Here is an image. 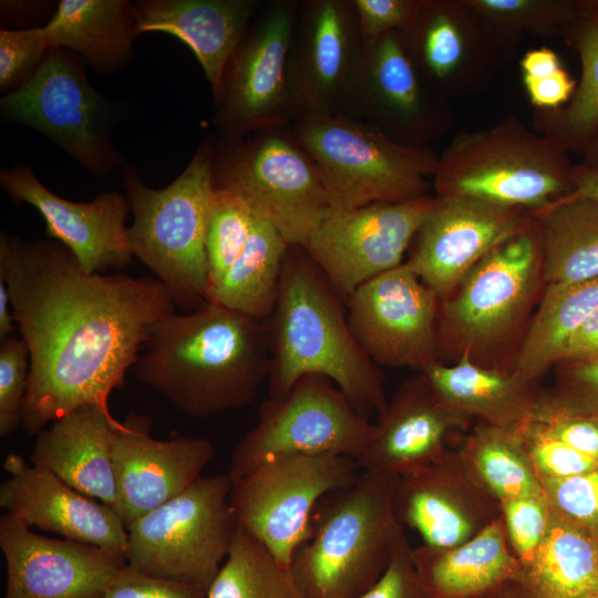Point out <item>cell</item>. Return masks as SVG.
Listing matches in <instances>:
<instances>
[{
  "label": "cell",
  "instance_id": "cell-8",
  "mask_svg": "<svg viewBox=\"0 0 598 598\" xmlns=\"http://www.w3.org/2000/svg\"><path fill=\"white\" fill-rule=\"evenodd\" d=\"M301 146L317 163L330 208L351 209L429 195L439 155L405 146L355 118L319 115L292 123Z\"/></svg>",
  "mask_w": 598,
  "mask_h": 598
},
{
  "label": "cell",
  "instance_id": "cell-5",
  "mask_svg": "<svg viewBox=\"0 0 598 598\" xmlns=\"http://www.w3.org/2000/svg\"><path fill=\"white\" fill-rule=\"evenodd\" d=\"M214 151L212 140L202 141L186 168L159 189L145 185L128 164L122 172L133 215V256L169 290L183 312L208 303L205 238L215 195Z\"/></svg>",
  "mask_w": 598,
  "mask_h": 598
},
{
  "label": "cell",
  "instance_id": "cell-33",
  "mask_svg": "<svg viewBox=\"0 0 598 598\" xmlns=\"http://www.w3.org/2000/svg\"><path fill=\"white\" fill-rule=\"evenodd\" d=\"M597 307L598 278L545 285L511 371L537 382L559 363L571 336Z\"/></svg>",
  "mask_w": 598,
  "mask_h": 598
},
{
  "label": "cell",
  "instance_id": "cell-42",
  "mask_svg": "<svg viewBox=\"0 0 598 598\" xmlns=\"http://www.w3.org/2000/svg\"><path fill=\"white\" fill-rule=\"evenodd\" d=\"M52 48L43 27L0 30V91L13 92L28 83Z\"/></svg>",
  "mask_w": 598,
  "mask_h": 598
},
{
  "label": "cell",
  "instance_id": "cell-25",
  "mask_svg": "<svg viewBox=\"0 0 598 598\" xmlns=\"http://www.w3.org/2000/svg\"><path fill=\"white\" fill-rule=\"evenodd\" d=\"M472 419L451 406L421 372L404 381L378 413L372 436L355 462L360 471L403 477L441 457L448 435Z\"/></svg>",
  "mask_w": 598,
  "mask_h": 598
},
{
  "label": "cell",
  "instance_id": "cell-41",
  "mask_svg": "<svg viewBox=\"0 0 598 598\" xmlns=\"http://www.w3.org/2000/svg\"><path fill=\"white\" fill-rule=\"evenodd\" d=\"M523 83L535 110H555L571 97L576 81L547 47L528 50L519 62Z\"/></svg>",
  "mask_w": 598,
  "mask_h": 598
},
{
  "label": "cell",
  "instance_id": "cell-1",
  "mask_svg": "<svg viewBox=\"0 0 598 598\" xmlns=\"http://www.w3.org/2000/svg\"><path fill=\"white\" fill-rule=\"evenodd\" d=\"M0 278L29 349L21 426L30 434L85 404L109 409L154 324L177 308L156 278L89 274L53 239L2 231Z\"/></svg>",
  "mask_w": 598,
  "mask_h": 598
},
{
  "label": "cell",
  "instance_id": "cell-30",
  "mask_svg": "<svg viewBox=\"0 0 598 598\" xmlns=\"http://www.w3.org/2000/svg\"><path fill=\"white\" fill-rule=\"evenodd\" d=\"M422 373L455 410L511 431H520L527 424L542 392L536 382L466 358L448 364L436 362Z\"/></svg>",
  "mask_w": 598,
  "mask_h": 598
},
{
  "label": "cell",
  "instance_id": "cell-18",
  "mask_svg": "<svg viewBox=\"0 0 598 598\" xmlns=\"http://www.w3.org/2000/svg\"><path fill=\"white\" fill-rule=\"evenodd\" d=\"M350 329L378 365L423 372L437 360L440 298L403 262L346 297Z\"/></svg>",
  "mask_w": 598,
  "mask_h": 598
},
{
  "label": "cell",
  "instance_id": "cell-28",
  "mask_svg": "<svg viewBox=\"0 0 598 598\" xmlns=\"http://www.w3.org/2000/svg\"><path fill=\"white\" fill-rule=\"evenodd\" d=\"M116 422L106 408L82 405L35 434L30 462L113 507L116 486L112 436Z\"/></svg>",
  "mask_w": 598,
  "mask_h": 598
},
{
  "label": "cell",
  "instance_id": "cell-29",
  "mask_svg": "<svg viewBox=\"0 0 598 598\" xmlns=\"http://www.w3.org/2000/svg\"><path fill=\"white\" fill-rule=\"evenodd\" d=\"M412 560L427 598L489 595L522 574L502 516L458 546L412 548Z\"/></svg>",
  "mask_w": 598,
  "mask_h": 598
},
{
  "label": "cell",
  "instance_id": "cell-50",
  "mask_svg": "<svg viewBox=\"0 0 598 598\" xmlns=\"http://www.w3.org/2000/svg\"><path fill=\"white\" fill-rule=\"evenodd\" d=\"M358 598H427L412 560V547L402 532L379 580Z\"/></svg>",
  "mask_w": 598,
  "mask_h": 598
},
{
  "label": "cell",
  "instance_id": "cell-26",
  "mask_svg": "<svg viewBox=\"0 0 598 598\" xmlns=\"http://www.w3.org/2000/svg\"><path fill=\"white\" fill-rule=\"evenodd\" d=\"M9 478L0 506L28 526L106 549L126 561L127 530L113 507L74 489L16 453L3 463Z\"/></svg>",
  "mask_w": 598,
  "mask_h": 598
},
{
  "label": "cell",
  "instance_id": "cell-17",
  "mask_svg": "<svg viewBox=\"0 0 598 598\" xmlns=\"http://www.w3.org/2000/svg\"><path fill=\"white\" fill-rule=\"evenodd\" d=\"M430 195L351 209L330 208L300 245L344 298L367 281L402 265L432 208Z\"/></svg>",
  "mask_w": 598,
  "mask_h": 598
},
{
  "label": "cell",
  "instance_id": "cell-40",
  "mask_svg": "<svg viewBox=\"0 0 598 598\" xmlns=\"http://www.w3.org/2000/svg\"><path fill=\"white\" fill-rule=\"evenodd\" d=\"M256 217L234 194L215 188L205 238L207 298L244 250Z\"/></svg>",
  "mask_w": 598,
  "mask_h": 598
},
{
  "label": "cell",
  "instance_id": "cell-38",
  "mask_svg": "<svg viewBox=\"0 0 598 598\" xmlns=\"http://www.w3.org/2000/svg\"><path fill=\"white\" fill-rule=\"evenodd\" d=\"M206 598H303L290 566L238 526Z\"/></svg>",
  "mask_w": 598,
  "mask_h": 598
},
{
  "label": "cell",
  "instance_id": "cell-23",
  "mask_svg": "<svg viewBox=\"0 0 598 598\" xmlns=\"http://www.w3.org/2000/svg\"><path fill=\"white\" fill-rule=\"evenodd\" d=\"M152 424L150 416L130 413L113 429V509L125 526L188 488L214 455L209 440H157L151 435Z\"/></svg>",
  "mask_w": 598,
  "mask_h": 598
},
{
  "label": "cell",
  "instance_id": "cell-46",
  "mask_svg": "<svg viewBox=\"0 0 598 598\" xmlns=\"http://www.w3.org/2000/svg\"><path fill=\"white\" fill-rule=\"evenodd\" d=\"M550 506L598 535V467L564 478H540Z\"/></svg>",
  "mask_w": 598,
  "mask_h": 598
},
{
  "label": "cell",
  "instance_id": "cell-19",
  "mask_svg": "<svg viewBox=\"0 0 598 598\" xmlns=\"http://www.w3.org/2000/svg\"><path fill=\"white\" fill-rule=\"evenodd\" d=\"M535 221L524 208L434 197L404 264L443 300L492 249Z\"/></svg>",
  "mask_w": 598,
  "mask_h": 598
},
{
  "label": "cell",
  "instance_id": "cell-9",
  "mask_svg": "<svg viewBox=\"0 0 598 598\" xmlns=\"http://www.w3.org/2000/svg\"><path fill=\"white\" fill-rule=\"evenodd\" d=\"M214 185L237 196L289 245H302L330 209L319 167L292 124L219 140Z\"/></svg>",
  "mask_w": 598,
  "mask_h": 598
},
{
  "label": "cell",
  "instance_id": "cell-35",
  "mask_svg": "<svg viewBox=\"0 0 598 598\" xmlns=\"http://www.w3.org/2000/svg\"><path fill=\"white\" fill-rule=\"evenodd\" d=\"M578 53L580 79L570 100L555 110H535V131L581 153L598 128V1H582L579 17L563 35Z\"/></svg>",
  "mask_w": 598,
  "mask_h": 598
},
{
  "label": "cell",
  "instance_id": "cell-16",
  "mask_svg": "<svg viewBox=\"0 0 598 598\" xmlns=\"http://www.w3.org/2000/svg\"><path fill=\"white\" fill-rule=\"evenodd\" d=\"M401 33L423 83L447 101L484 91L511 60L495 29L468 0H420Z\"/></svg>",
  "mask_w": 598,
  "mask_h": 598
},
{
  "label": "cell",
  "instance_id": "cell-49",
  "mask_svg": "<svg viewBox=\"0 0 598 598\" xmlns=\"http://www.w3.org/2000/svg\"><path fill=\"white\" fill-rule=\"evenodd\" d=\"M360 37L372 42L390 32H403L412 22L420 0H352Z\"/></svg>",
  "mask_w": 598,
  "mask_h": 598
},
{
  "label": "cell",
  "instance_id": "cell-59",
  "mask_svg": "<svg viewBox=\"0 0 598 598\" xmlns=\"http://www.w3.org/2000/svg\"><path fill=\"white\" fill-rule=\"evenodd\" d=\"M582 598H598V596H587V597H582Z\"/></svg>",
  "mask_w": 598,
  "mask_h": 598
},
{
  "label": "cell",
  "instance_id": "cell-6",
  "mask_svg": "<svg viewBox=\"0 0 598 598\" xmlns=\"http://www.w3.org/2000/svg\"><path fill=\"white\" fill-rule=\"evenodd\" d=\"M542 237L538 221L502 241L440 300L437 360L466 358L504 370L503 359L527 319L540 286Z\"/></svg>",
  "mask_w": 598,
  "mask_h": 598
},
{
  "label": "cell",
  "instance_id": "cell-36",
  "mask_svg": "<svg viewBox=\"0 0 598 598\" xmlns=\"http://www.w3.org/2000/svg\"><path fill=\"white\" fill-rule=\"evenodd\" d=\"M289 248L280 233L256 218L250 237L220 283L208 293L216 302L265 322L278 297L283 261Z\"/></svg>",
  "mask_w": 598,
  "mask_h": 598
},
{
  "label": "cell",
  "instance_id": "cell-52",
  "mask_svg": "<svg viewBox=\"0 0 598 598\" xmlns=\"http://www.w3.org/2000/svg\"><path fill=\"white\" fill-rule=\"evenodd\" d=\"M595 360H598V307L571 336L558 364Z\"/></svg>",
  "mask_w": 598,
  "mask_h": 598
},
{
  "label": "cell",
  "instance_id": "cell-57",
  "mask_svg": "<svg viewBox=\"0 0 598 598\" xmlns=\"http://www.w3.org/2000/svg\"><path fill=\"white\" fill-rule=\"evenodd\" d=\"M580 154L582 155L580 164L598 169V128Z\"/></svg>",
  "mask_w": 598,
  "mask_h": 598
},
{
  "label": "cell",
  "instance_id": "cell-20",
  "mask_svg": "<svg viewBox=\"0 0 598 598\" xmlns=\"http://www.w3.org/2000/svg\"><path fill=\"white\" fill-rule=\"evenodd\" d=\"M362 45L352 0H300L288 63L292 123L341 114Z\"/></svg>",
  "mask_w": 598,
  "mask_h": 598
},
{
  "label": "cell",
  "instance_id": "cell-54",
  "mask_svg": "<svg viewBox=\"0 0 598 598\" xmlns=\"http://www.w3.org/2000/svg\"><path fill=\"white\" fill-rule=\"evenodd\" d=\"M574 190L567 196L584 197L598 202V169L574 164Z\"/></svg>",
  "mask_w": 598,
  "mask_h": 598
},
{
  "label": "cell",
  "instance_id": "cell-31",
  "mask_svg": "<svg viewBox=\"0 0 598 598\" xmlns=\"http://www.w3.org/2000/svg\"><path fill=\"white\" fill-rule=\"evenodd\" d=\"M43 29L52 48L75 52L100 75L128 66L138 37L128 0H61Z\"/></svg>",
  "mask_w": 598,
  "mask_h": 598
},
{
  "label": "cell",
  "instance_id": "cell-32",
  "mask_svg": "<svg viewBox=\"0 0 598 598\" xmlns=\"http://www.w3.org/2000/svg\"><path fill=\"white\" fill-rule=\"evenodd\" d=\"M536 598L598 596V535L550 506L545 535L519 578Z\"/></svg>",
  "mask_w": 598,
  "mask_h": 598
},
{
  "label": "cell",
  "instance_id": "cell-43",
  "mask_svg": "<svg viewBox=\"0 0 598 598\" xmlns=\"http://www.w3.org/2000/svg\"><path fill=\"white\" fill-rule=\"evenodd\" d=\"M30 369L29 349L20 337L0 340V436L21 424Z\"/></svg>",
  "mask_w": 598,
  "mask_h": 598
},
{
  "label": "cell",
  "instance_id": "cell-53",
  "mask_svg": "<svg viewBox=\"0 0 598 598\" xmlns=\"http://www.w3.org/2000/svg\"><path fill=\"white\" fill-rule=\"evenodd\" d=\"M49 4L44 1H1V21L13 23L41 20L47 14Z\"/></svg>",
  "mask_w": 598,
  "mask_h": 598
},
{
  "label": "cell",
  "instance_id": "cell-37",
  "mask_svg": "<svg viewBox=\"0 0 598 598\" xmlns=\"http://www.w3.org/2000/svg\"><path fill=\"white\" fill-rule=\"evenodd\" d=\"M457 453L473 480L499 503L544 494L519 431L480 422Z\"/></svg>",
  "mask_w": 598,
  "mask_h": 598
},
{
  "label": "cell",
  "instance_id": "cell-47",
  "mask_svg": "<svg viewBox=\"0 0 598 598\" xmlns=\"http://www.w3.org/2000/svg\"><path fill=\"white\" fill-rule=\"evenodd\" d=\"M532 419L578 452L598 461V419L567 409L542 391Z\"/></svg>",
  "mask_w": 598,
  "mask_h": 598
},
{
  "label": "cell",
  "instance_id": "cell-58",
  "mask_svg": "<svg viewBox=\"0 0 598 598\" xmlns=\"http://www.w3.org/2000/svg\"><path fill=\"white\" fill-rule=\"evenodd\" d=\"M496 592H493V594H489V595H485V596H481V597H475V598H496Z\"/></svg>",
  "mask_w": 598,
  "mask_h": 598
},
{
  "label": "cell",
  "instance_id": "cell-27",
  "mask_svg": "<svg viewBox=\"0 0 598 598\" xmlns=\"http://www.w3.org/2000/svg\"><path fill=\"white\" fill-rule=\"evenodd\" d=\"M261 3L259 0H138L133 2L136 33H167L185 43L214 93Z\"/></svg>",
  "mask_w": 598,
  "mask_h": 598
},
{
  "label": "cell",
  "instance_id": "cell-12",
  "mask_svg": "<svg viewBox=\"0 0 598 598\" xmlns=\"http://www.w3.org/2000/svg\"><path fill=\"white\" fill-rule=\"evenodd\" d=\"M359 470L354 458L337 454L270 457L231 481L238 526L290 566L296 549L311 535L316 505L351 485Z\"/></svg>",
  "mask_w": 598,
  "mask_h": 598
},
{
  "label": "cell",
  "instance_id": "cell-34",
  "mask_svg": "<svg viewBox=\"0 0 598 598\" xmlns=\"http://www.w3.org/2000/svg\"><path fill=\"white\" fill-rule=\"evenodd\" d=\"M532 214L540 229L544 285L598 278V202L565 196Z\"/></svg>",
  "mask_w": 598,
  "mask_h": 598
},
{
  "label": "cell",
  "instance_id": "cell-48",
  "mask_svg": "<svg viewBox=\"0 0 598 598\" xmlns=\"http://www.w3.org/2000/svg\"><path fill=\"white\" fill-rule=\"evenodd\" d=\"M555 368L556 384L547 392L567 409L598 419V360Z\"/></svg>",
  "mask_w": 598,
  "mask_h": 598
},
{
  "label": "cell",
  "instance_id": "cell-44",
  "mask_svg": "<svg viewBox=\"0 0 598 598\" xmlns=\"http://www.w3.org/2000/svg\"><path fill=\"white\" fill-rule=\"evenodd\" d=\"M519 433L540 478H564L598 467V461L560 441L532 417Z\"/></svg>",
  "mask_w": 598,
  "mask_h": 598
},
{
  "label": "cell",
  "instance_id": "cell-51",
  "mask_svg": "<svg viewBox=\"0 0 598 598\" xmlns=\"http://www.w3.org/2000/svg\"><path fill=\"white\" fill-rule=\"evenodd\" d=\"M206 594L192 585L144 575L126 564L102 598H206Z\"/></svg>",
  "mask_w": 598,
  "mask_h": 598
},
{
  "label": "cell",
  "instance_id": "cell-55",
  "mask_svg": "<svg viewBox=\"0 0 598 598\" xmlns=\"http://www.w3.org/2000/svg\"><path fill=\"white\" fill-rule=\"evenodd\" d=\"M9 305H11L8 287L3 279L0 278V340L13 336L17 326L13 315L10 313Z\"/></svg>",
  "mask_w": 598,
  "mask_h": 598
},
{
  "label": "cell",
  "instance_id": "cell-10",
  "mask_svg": "<svg viewBox=\"0 0 598 598\" xmlns=\"http://www.w3.org/2000/svg\"><path fill=\"white\" fill-rule=\"evenodd\" d=\"M228 474L200 476L126 526V564L156 578L207 592L238 528Z\"/></svg>",
  "mask_w": 598,
  "mask_h": 598
},
{
  "label": "cell",
  "instance_id": "cell-14",
  "mask_svg": "<svg viewBox=\"0 0 598 598\" xmlns=\"http://www.w3.org/2000/svg\"><path fill=\"white\" fill-rule=\"evenodd\" d=\"M373 433L362 415L329 378L301 377L280 399H266L254 429L236 444L228 475L241 477L279 455L337 454L357 460Z\"/></svg>",
  "mask_w": 598,
  "mask_h": 598
},
{
  "label": "cell",
  "instance_id": "cell-4",
  "mask_svg": "<svg viewBox=\"0 0 598 598\" xmlns=\"http://www.w3.org/2000/svg\"><path fill=\"white\" fill-rule=\"evenodd\" d=\"M399 478L360 471L328 495L290 563L303 598H358L379 580L404 532L394 507Z\"/></svg>",
  "mask_w": 598,
  "mask_h": 598
},
{
  "label": "cell",
  "instance_id": "cell-21",
  "mask_svg": "<svg viewBox=\"0 0 598 598\" xmlns=\"http://www.w3.org/2000/svg\"><path fill=\"white\" fill-rule=\"evenodd\" d=\"M0 548L3 598H102L126 565L101 547L39 535L9 513L0 518Z\"/></svg>",
  "mask_w": 598,
  "mask_h": 598
},
{
  "label": "cell",
  "instance_id": "cell-39",
  "mask_svg": "<svg viewBox=\"0 0 598 598\" xmlns=\"http://www.w3.org/2000/svg\"><path fill=\"white\" fill-rule=\"evenodd\" d=\"M492 24L509 59L525 37H563L579 17L577 0H468Z\"/></svg>",
  "mask_w": 598,
  "mask_h": 598
},
{
  "label": "cell",
  "instance_id": "cell-2",
  "mask_svg": "<svg viewBox=\"0 0 598 598\" xmlns=\"http://www.w3.org/2000/svg\"><path fill=\"white\" fill-rule=\"evenodd\" d=\"M142 351L135 379L195 419L247 405L269 374L266 323L216 302L163 318Z\"/></svg>",
  "mask_w": 598,
  "mask_h": 598
},
{
  "label": "cell",
  "instance_id": "cell-22",
  "mask_svg": "<svg viewBox=\"0 0 598 598\" xmlns=\"http://www.w3.org/2000/svg\"><path fill=\"white\" fill-rule=\"evenodd\" d=\"M0 185L14 203L40 213L48 239L64 245L86 272L107 274L132 265L125 195L107 190L90 202H72L47 188L21 162L0 171Z\"/></svg>",
  "mask_w": 598,
  "mask_h": 598
},
{
  "label": "cell",
  "instance_id": "cell-45",
  "mask_svg": "<svg viewBox=\"0 0 598 598\" xmlns=\"http://www.w3.org/2000/svg\"><path fill=\"white\" fill-rule=\"evenodd\" d=\"M501 507L511 548L524 566L533 559L545 535L550 504L543 494L509 498L501 502Z\"/></svg>",
  "mask_w": 598,
  "mask_h": 598
},
{
  "label": "cell",
  "instance_id": "cell-24",
  "mask_svg": "<svg viewBox=\"0 0 598 598\" xmlns=\"http://www.w3.org/2000/svg\"><path fill=\"white\" fill-rule=\"evenodd\" d=\"M394 507L399 522L435 548L458 546L502 516L499 501L473 480L457 451L450 450L399 478Z\"/></svg>",
  "mask_w": 598,
  "mask_h": 598
},
{
  "label": "cell",
  "instance_id": "cell-3",
  "mask_svg": "<svg viewBox=\"0 0 598 598\" xmlns=\"http://www.w3.org/2000/svg\"><path fill=\"white\" fill-rule=\"evenodd\" d=\"M300 245H289L270 339L269 398H283L306 374L329 378L365 417L388 403L383 375L355 340L346 301Z\"/></svg>",
  "mask_w": 598,
  "mask_h": 598
},
{
  "label": "cell",
  "instance_id": "cell-15",
  "mask_svg": "<svg viewBox=\"0 0 598 598\" xmlns=\"http://www.w3.org/2000/svg\"><path fill=\"white\" fill-rule=\"evenodd\" d=\"M340 115L413 147H431L455 124L451 102L423 83L399 31L363 43Z\"/></svg>",
  "mask_w": 598,
  "mask_h": 598
},
{
  "label": "cell",
  "instance_id": "cell-13",
  "mask_svg": "<svg viewBox=\"0 0 598 598\" xmlns=\"http://www.w3.org/2000/svg\"><path fill=\"white\" fill-rule=\"evenodd\" d=\"M300 0L261 3L213 93L219 140L292 124L288 63Z\"/></svg>",
  "mask_w": 598,
  "mask_h": 598
},
{
  "label": "cell",
  "instance_id": "cell-56",
  "mask_svg": "<svg viewBox=\"0 0 598 598\" xmlns=\"http://www.w3.org/2000/svg\"><path fill=\"white\" fill-rule=\"evenodd\" d=\"M496 598H536L522 582L517 580L504 584L496 592Z\"/></svg>",
  "mask_w": 598,
  "mask_h": 598
},
{
  "label": "cell",
  "instance_id": "cell-11",
  "mask_svg": "<svg viewBox=\"0 0 598 598\" xmlns=\"http://www.w3.org/2000/svg\"><path fill=\"white\" fill-rule=\"evenodd\" d=\"M121 113L120 103L95 90L82 63L60 48H50L32 79L0 99L4 121L43 134L93 176L124 165L112 143Z\"/></svg>",
  "mask_w": 598,
  "mask_h": 598
},
{
  "label": "cell",
  "instance_id": "cell-7",
  "mask_svg": "<svg viewBox=\"0 0 598 598\" xmlns=\"http://www.w3.org/2000/svg\"><path fill=\"white\" fill-rule=\"evenodd\" d=\"M569 153L508 115L454 136L439 155L434 197H471L532 213L573 193Z\"/></svg>",
  "mask_w": 598,
  "mask_h": 598
}]
</instances>
